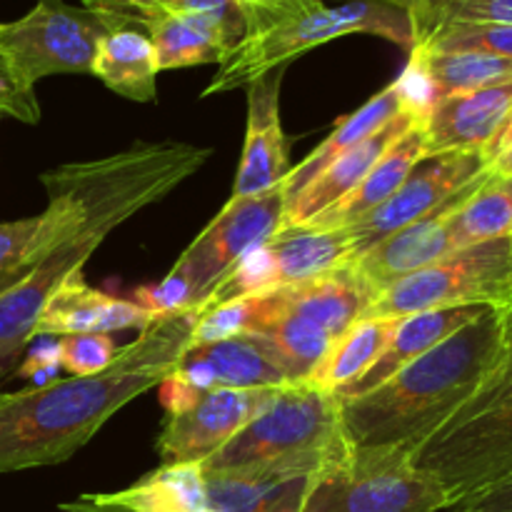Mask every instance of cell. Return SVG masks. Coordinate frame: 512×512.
I'll use <instances>...</instances> for the list:
<instances>
[{"mask_svg":"<svg viewBox=\"0 0 512 512\" xmlns=\"http://www.w3.org/2000/svg\"><path fill=\"white\" fill-rule=\"evenodd\" d=\"M410 125H415V120L410 118V115H395L383 130H378L375 135L365 138L363 143H358L355 148L345 150V153L340 155V158H335L328 168L320 170V173L315 175L308 185H303L293 198L285 200V213L280 230L308 225L310 220L318 218L320 213H325V210L333 208L335 203H340L345 195L353 193V190L358 188L360 180L368 175V170L378 163L380 155L390 148V143H395Z\"/></svg>","mask_w":512,"mask_h":512,"instance_id":"obj_17","label":"cell"},{"mask_svg":"<svg viewBox=\"0 0 512 512\" xmlns=\"http://www.w3.org/2000/svg\"><path fill=\"white\" fill-rule=\"evenodd\" d=\"M510 145H512V113L508 115V120H505L503 128H500L498 138H495V140H493V145H490L488 155H485V158H488V163H490V160L495 158V155L500 153V150L510 148Z\"/></svg>","mask_w":512,"mask_h":512,"instance_id":"obj_41","label":"cell"},{"mask_svg":"<svg viewBox=\"0 0 512 512\" xmlns=\"http://www.w3.org/2000/svg\"><path fill=\"white\" fill-rule=\"evenodd\" d=\"M200 512H213V510H208V508H205V510H200Z\"/></svg>","mask_w":512,"mask_h":512,"instance_id":"obj_44","label":"cell"},{"mask_svg":"<svg viewBox=\"0 0 512 512\" xmlns=\"http://www.w3.org/2000/svg\"><path fill=\"white\" fill-rule=\"evenodd\" d=\"M508 350H510V353H512V348H508Z\"/></svg>","mask_w":512,"mask_h":512,"instance_id":"obj_45","label":"cell"},{"mask_svg":"<svg viewBox=\"0 0 512 512\" xmlns=\"http://www.w3.org/2000/svg\"><path fill=\"white\" fill-rule=\"evenodd\" d=\"M448 495L413 455L393 448H355L343 435L310 475L298 512H443Z\"/></svg>","mask_w":512,"mask_h":512,"instance_id":"obj_7","label":"cell"},{"mask_svg":"<svg viewBox=\"0 0 512 512\" xmlns=\"http://www.w3.org/2000/svg\"><path fill=\"white\" fill-rule=\"evenodd\" d=\"M153 323L133 300L115 298L88 285L83 273L63 280L55 288L40 313L33 338H68V335L118 333V330H145Z\"/></svg>","mask_w":512,"mask_h":512,"instance_id":"obj_16","label":"cell"},{"mask_svg":"<svg viewBox=\"0 0 512 512\" xmlns=\"http://www.w3.org/2000/svg\"><path fill=\"white\" fill-rule=\"evenodd\" d=\"M130 300H133L138 308H143L153 320L165 318V315L185 313V310H198L195 308V298L188 280H185L183 275L175 273V270H170L160 283L135 288L133 293H130Z\"/></svg>","mask_w":512,"mask_h":512,"instance_id":"obj_38","label":"cell"},{"mask_svg":"<svg viewBox=\"0 0 512 512\" xmlns=\"http://www.w3.org/2000/svg\"><path fill=\"white\" fill-rule=\"evenodd\" d=\"M413 48L423 53L435 93H438V103L448 95L470 93V90L512 80V60L508 58L488 53H433L420 45H413Z\"/></svg>","mask_w":512,"mask_h":512,"instance_id":"obj_31","label":"cell"},{"mask_svg":"<svg viewBox=\"0 0 512 512\" xmlns=\"http://www.w3.org/2000/svg\"><path fill=\"white\" fill-rule=\"evenodd\" d=\"M512 293V238L455 250L398 283L370 303L363 318H408L425 310L490 305L503 308Z\"/></svg>","mask_w":512,"mask_h":512,"instance_id":"obj_9","label":"cell"},{"mask_svg":"<svg viewBox=\"0 0 512 512\" xmlns=\"http://www.w3.org/2000/svg\"><path fill=\"white\" fill-rule=\"evenodd\" d=\"M158 63L148 33L140 28H115L95 50L90 75L120 98L153 103L158 98Z\"/></svg>","mask_w":512,"mask_h":512,"instance_id":"obj_24","label":"cell"},{"mask_svg":"<svg viewBox=\"0 0 512 512\" xmlns=\"http://www.w3.org/2000/svg\"><path fill=\"white\" fill-rule=\"evenodd\" d=\"M210 155L213 150L203 145L158 140L40 175L48 205L35 228V268L0 295V380L18 368L55 288L83 273L90 255L118 225L193 178Z\"/></svg>","mask_w":512,"mask_h":512,"instance_id":"obj_1","label":"cell"},{"mask_svg":"<svg viewBox=\"0 0 512 512\" xmlns=\"http://www.w3.org/2000/svg\"><path fill=\"white\" fill-rule=\"evenodd\" d=\"M512 238V175L490 173L450 218L453 250Z\"/></svg>","mask_w":512,"mask_h":512,"instance_id":"obj_30","label":"cell"},{"mask_svg":"<svg viewBox=\"0 0 512 512\" xmlns=\"http://www.w3.org/2000/svg\"><path fill=\"white\" fill-rule=\"evenodd\" d=\"M490 310H493L490 305H465V308L425 310V313H415V315H408V318H400L398 325H395L393 335H390L388 345H385L383 353L378 355V360L370 365L368 373H365L363 378L355 380L353 385L340 390V393H335V398L348 400V398H358V395L370 393L373 388L383 385L385 380L393 378V375L398 373V370H403L405 365L418 360L420 355L433 350L435 345L448 340L450 335L463 330L465 325L483 318V315L490 313Z\"/></svg>","mask_w":512,"mask_h":512,"instance_id":"obj_19","label":"cell"},{"mask_svg":"<svg viewBox=\"0 0 512 512\" xmlns=\"http://www.w3.org/2000/svg\"><path fill=\"white\" fill-rule=\"evenodd\" d=\"M265 248L275 260V288L320 278L353 260V240L345 228H285L265 240Z\"/></svg>","mask_w":512,"mask_h":512,"instance_id":"obj_23","label":"cell"},{"mask_svg":"<svg viewBox=\"0 0 512 512\" xmlns=\"http://www.w3.org/2000/svg\"><path fill=\"white\" fill-rule=\"evenodd\" d=\"M35 228H38V215L0 223V295L28 278L30 270L35 268Z\"/></svg>","mask_w":512,"mask_h":512,"instance_id":"obj_35","label":"cell"},{"mask_svg":"<svg viewBox=\"0 0 512 512\" xmlns=\"http://www.w3.org/2000/svg\"><path fill=\"white\" fill-rule=\"evenodd\" d=\"M383 3H390V5H395V8H403L410 13V10H413L420 0H383Z\"/></svg>","mask_w":512,"mask_h":512,"instance_id":"obj_43","label":"cell"},{"mask_svg":"<svg viewBox=\"0 0 512 512\" xmlns=\"http://www.w3.org/2000/svg\"><path fill=\"white\" fill-rule=\"evenodd\" d=\"M403 113L400 108V95H398V85L395 80L390 85H385L380 93H375L373 98L368 100L365 105H360L355 113L345 115L338 125L333 128V133L303 160V163L295 165L293 170L285 178L283 188H285V198H293L303 185H308L315 175L320 173L323 168H328L335 158L345 153V150L355 148L358 143H363L365 138L375 135L378 130H383L395 115Z\"/></svg>","mask_w":512,"mask_h":512,"instance_id":"obj_27","label":"cell"},{"mask_svg":"<svg viewBox=\"0 0 512 512\" xmlns=\"http://www.w3.org/2000/svg\"><path fill=\"white\" fill-rule=\"evenodd\" d=\"M198 310L165 315L123 345L105 373L0 393V475L65 463L115 413L158 388L190 348Z\"/></svg>","mask_w":512,"mask_h":512,"instance_id":"obj_2","label":"cell"},{"mask_svg":"<svg viewBox=\"0 0 512 512\" xmlns=\"http://www.w3.org/2000/svg\"><path fill=\"white\" fill-rule=\"evenodd\" d=\"M415 45L433 53H488L512 60V25H445Z\"/></svg>","mask_w":512,"mask_h":512,"instance_id":"obj_34","label":"cell"},{"mask_svg":"<svg viewBox=\"0 0 512 512\" xmlns=\"http://www.w3.org/2000/svg\"><path fill=\"white\" fill-rule=\"evenodd\" d=\"M278 388H215L200 395L183 413H170L158 435L160 465L205 463L238 435Z\"/></svg>","mask_w":512,"mask_h":512,"instance_id":"obj_12","label":"cell"},{"mask_svg":"<svg viewBox=\"0 0 512 512\" xmlns=\"http://www.w3.org/2000/svg\"><path fill=\"white\" fill-rule=\"evenodd\" d=\"M118 353L120 348L113 343V338L103 333L60 338V360L70 378H90V375L105 373L115 363Z\"/></svg>","mask_w":512,"mask_h":512,"instance_id":"obj_36","label":"cell"},{"mask_svg":"<svg viewBox=\"0 0 512 512\" xmlns=\"http://www.w3.org/2000/svg\"><path fill=\"white\" fill-rule=\"evenodd\" d=\"M245 35L218 65L203 98L248 88L263 75L288 68L318 45L355 33L393 40L410 53L415 43L410 13L383 0H240Z\"/></svg>","mask_w":512,"mask_h":512,"instance_id":"obj_4","label":"cell"},{"mask_svg":"<svg viewBox=\"0 0 512 512\" xmlns=\"http://www.w3.org/2000/svg\"><path fill=\"white\" fill-rule=\"evenodd\" d=\"M308 480L215 473L205 475V500L213 512H298Z\"/></svg>","mask_w":512,"mask_h":512,"instance_id":"obj_29","label":"cell"},{"mask_svg":"<svg viewBox=\"0 0 512 512\" xmlns=\"http://www.w3.org/2000/svg\"><path fill=\"white\" fill-rule=\"evenodd\" d=\"M158 70L223 63L233 40L218 20L203 13H163L145 28Z\"/></svg>","mask_w":512,"mask_h":512,"instance_id":"obj_25","label":"cell"},{"mask_svg":"<svg viewBox=\"0 0 512 512\" xmlns=\"http://www.w3.org/2000/svg\"><path fill=\"white\" fill-rule=\"evenodd\" d=\"M115 28L123 25L85 5L38 0L23 18L0 23V65L18 88L35 93L50 75L90 73L98 43Z\"/></svg>","mask_w":512,"mask_h":512,"instance_id":"obj_8","label":"cell"},{"mask_svg":"<svg viewBox=\"0 0 512 512\" xmlns=\"http://www.w3.org/2000/svg\"><path fill=\"white\" fill-rule=\"evenodd\" d=\"M488 173L490 163L483 153L425 155L380 208L345 228L353 240V260L378 240L428 218Z\"/></svg>","mask_w":512,"mask_h":512,"instance_id":"obj_11","label":"cell"},{"mask_svg":"<svg viewBox=\"0 0 512 512\" xmlns=\"http://www.w3.org/2000/svg\"><path fill=\"white\" fill-rule=\"evenodd\" d=\"M285 68L273 70L248 85V128L230 198H250L285 183L290 165V140L280 120V85Z\"/></svg>","mask_w":512,"mask_h":512,"instance_id":"obj_13","label":"cell"},{"mask_svg":"<svg viewBox=\"0 0 512 512\" xmlns=\"http://www.w3.org/2000/svg\"><path fill=\"white\" fill-rule=\"evenodd\" d=\"M255 300H230V303L215 305V308L198 310V320L193 328V340L190 345H203V343H218V340L238 338L245 335L253 320Z\"/></svg>","mask_w":512,"mask_h":512,"instance_id":"obj_37","label":"cell"},{"mask_svg":"<svg viewBox=\"0 0 512 512\" xmlns=\"http://www.w3.org/2000/svg\"><path fill=\"white\" fill-rule=\"evenodd\" d=\"M268 290H275V260L263 243L250 250V253H245L220 278V283L210 290L208 298L200 303L198 310L215 308V305L230 303V300L253 298V295L268 293Z\"/></svg>","mask_w":512,"mask_h":512,"instance_id":"obj_33","label":"cell"},{"mask_svg":"<svg viewBox=\"0 0 512 512\" xmlns=\"http://www.w3.org/2000/svg\"><path fill=\"white\" fill-rule=\"evenodd\" d=\"M340 440V403L313 383H290L200 463L205 475L245 473L270 480H308Z\"/></svg>","mask_w":512,"mask_h":512,"instance_id":"obj_5","label":"cell"},{"mask_svg":"<svg viewBox=\"0 0 512 512\" xmlns=\"http://www.w3.org/2000/svg\"><path fill=\"white\" fill-rule=\"evenodd\" d=\"M413 465L443 488L450 505L512 478L510 350L478 393L415 450Z\"/></svg>","mask_w":512,"mask_h":512,"instance_id":"obj_6","label":"cell"},{"mask_svg":"<svg viewBox=\"0 0 512 512\" xmlns=\"http://www.w3.org/2000/svg\"><path fill=\"white\" fill-rule=\"evenodd\" d=\"M395 318H363L330 343L328 353L308 378L325 393H340L368 373L393 335Z\"/></svg>","mask_w":512,"mask_h":512,"instance_id":"obj_28","label":"cell"},{"mask_svg":"<svg viewBox=\"0 0 512 512\" xmlns=\"http://www.w3.org/2000/svg\"><path fill=\"white\" fill-rule=\"evenodd\" d=\"M500 308H493L358 398L340 400V435L355 448L415 455L498 368L505 355Z\"/></svg>","mask_w":512,"mask_h":512,"instance_id":"obj_3","label":"cell"},{"mask_svg":"<svg viewBox=\"0 0 512 512\" xmlns=\"http://www.w3.org/2000/svg\"><path fill=\"white\" fill-rule=\"evenodd\" d=\"M443 512H512V478L483 490V493L470 495Z\"/></svg>","mask_w":512,"mask_h":512,"instance_id":"obj_40","label":"cell"},{"mask_svg":"<svg viewBox=\"0 0 512 512\" xmlns=\"http://www.w3.org/2000/svg\"><path fill=\"white\" fill-rule=\"evenodd\" d=\"M410 20L415 40L445 25H512V0H420Z\"/></svg>","mask_w":512,"mask_h":512,"instance_id":"obj_32","label":"cell"},{"mask_svg":"<svg viewBox=\"0 0 512 512\" xmlns=\"http://www.w3.org/2000/svg\"><path fill=\"white\" fill-rule=\"evenodd\" d=\"M208 508L200 463L160 465L115 493H85L55 512H200Z\"/></svg>","mask_w":512,"mask_h":512,"instance_id":"obj_18","label":"cell"},{"mask_svg":"<svg viewBox=\"0 0 512 512\" xmlns=\"http://www.w3.org/2000/svg\"><path fill=\"white\" fill-rule=\"evenodd\" d=\"M285 188L268 190L250 198H230L225 208L205 225L203 233L188 245L173 270L188 280L195 308L245 253L263 245L280 230L285 213Z\"/></svg>","mask_w":512,"mask_h":512,"instance_id":"obj_10","label":"cell"},{"mask_svg":"<svg viewBox=\"0 0 512 512\" xmlns=\"http://www.w3.org/2000/svg\"><path fill=\"white\" fill-rule=\"evenodd\" d=\"M270 293L280 308L308 320L333 340L363 320L365 310L375 300L373 290L363 283L350 263L328 275L288 288H275Z\"/></svg>","mask_w":512,"mask_h":512,"instance_id":"obj_20","label":"cell"},{"mask_svg":"<svg viewBox=\"0 0 512 512\" xmlns=\"http://www.w3.org/2000/svg\"><path fill=\"white\" fill-rule=\"evenodd\" d=\"M423 158V125L415 123L410 125L395 143H390V148L380 155L378 163L368 170V175L360 180L358 188H355L353 193L345 195L340 203H335L333 208L320 213L318 218L310 220L308 225L310 228H348V225L358 223L360 218H365V215L373 213L375 208H380V205L405 183L410 170H413Z\"/></svg>","mask_w":512,"mask_h":512,"instance_id":"obj_22","label":"cell"},{"mask_svg":"<svg viewBox=\"0 0 512 512\" xmlns=\"http://www.w3.org/2000/svg\"><path fill=\"white\" fill-rule=\"evenodd\" d=\"M60 368V338H33L15 368V375L30 380L35 388H43L58 380Z\"/></svg>","mask_w":512,"mask_h":512,"instance_id":"obj_39","label":"cell"},{"mask_svg":"<svg viewBox=\"0 0 512 512\" xmlns=\"http://www.w3.org/2000/svg\"><path fill=\"white\" fill-rule=\"evenodd\" d=\"M500 323H503V338H505V348H512V293L508 298V303L500 308Z\"/></svg>","mask_w":512,"mask_h":512,"instance_id":"obj_42","label":"cell"},{"mask_svg":"<svg viewBox=\"0 0 512 512\" xmlns=\"http://www.w3.org/2000/svg\"><path fill=\"white\" fill-rule=\"evenodd\" d=\"M183 355L208 373L213 390H255L290 385L283 370L250 335H238V338L218 340V343L190 345Z\"/></svg>","mask_w":512,"mask_h":512,"instance_id":"obj_26","label":"cell"},{"mask_svg":"<svg viewBox=\"0 0 512 512\" xmlns=\"http://www.w3.org/2000/svg\"><path fill=\"white\" fill-rule=\"evenodd\" d=\"M488 175H485V178H488ZM483 180H478V183H473L470 188H465L463 193L455 195L448 205H443L440 210L430 213L428 218L418 220V223L408 225V228L378 240L373 248L360 253L358 258L350 263L355 273L363 278V283L373 290L375 298H378L385 288H390V285L398 283L400 278H405V275L415 273V270L425 268V265L455 253L453 243H450V218H453L455 210L473 195V190L478 188Z\"/></svg>","mask_w":512,"mask_h":512,"instance_id":"obj_14","label":"cell"},{"mask_svg":"<svg viewBox=\"0 0 512 512\" xmlns=\"http://www.w3.org/2000/svg\"><path fill=\"white\" fill-rule=\"evenodd\" d=\"M512 113V80L448 95L440 100L423 123L425 155L483 153L498 138Z\"/></svg>","mask_w":512,"mask_h":512,"instance_id":"obj_15","label":"cell"},{"mask_svg":"<svg viewBox=\"0 0 512 512\" xmlns=\"http://www.w3.org/2000/svg\"><path fill=\"white\" fill-rule=\"evenodd\" d=\"M253 300V320L245 335L263 345L265 353L285 373L288 383H308L313 370L328 353L333 338L310 325L308 320L280 308L270 290L253 295Z\"/></svg>","mask_w":512,"mask_h":512,"instance_id":"obj_21","label":"cell"}]
</instances>
